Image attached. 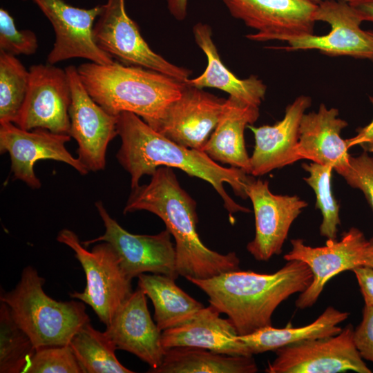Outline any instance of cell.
Instances as JSON below:
<instances>
[{
  "instance_id": "6da1fadb",
  "label": "cell",
  "mask_w": 373,
  "mask_h": 373,
  "mask_svg": "<svg viewBox=\"0 0 373 373\" xmlns=\"http://www.w3.org/2000/svg\"><path fill=\"white\" fill-rule=\"evenodd\" d=\"M117 129L122 144L116 157L131 176V189L140 184L142 177L152 175L160 166L178 168L189 176L209 182L221 197L231 218L233 213L250 211L237 204L224 187L227 183L236 195L247 198L245 183L249 174L245 171L224 167L201 150L178 144L133 113L122 112L117 115Z\"/></svg>"
},
{
  "instance_id": "7a4b0ae2",
  "label": "cell",
  "mask_w": 373,
  "mask_h": 373,
  "mask_svg": "<svg viewBox=\"0 0 373 373\" xmlns=\"http://www.w3.org/2000/svg\"><path fill=\"white\" fill-rule=\"evenodd\" d=\"M131 190L124 213L144 210L162 219L175 239L179 275L186 279H206L239 269L240 259L235 252L220 254L202 242L197 231L196 202L170 167L157 168L149 184Z\"/></svg>"
},
{
  "instance_id": "3957f363",
  "label": "cell",
  "mask_w": 373,
  "mask_h": 373,
  "mask_svg": "<svg viewBox=\"0 0 373 373\" xmlns=\"http://www.w3.org/2000/svg\"><path fill=\"white\" fill-rule=\"evenodd\" d=\"M202 290L210 305L225 314L238 336L272 326L276 308L304 291L312 273L303 262L290 260L273 274L233 270L206 279H186Z\"/></svg>"
},
{
  "instance_id": "277c9868",
  "label": "cell",
  "mask_w": 373,
  "mask_h": 373,
  "mask_svg": "<svg viewBox=\"0 0 373 373\" xmlns=\"http://www.w3.org/2000/svg\"><path fill=\"white\" fill-rule=\"evenodd\" d=\"M77 72L92 99L111 115L133 113L153 127L169 104L181 94L185 82L140 66L117 61L88 62Z\"/></svg>"
},
{
  "instance_id": "5b68a950",
  "label": "cell",
  "mask_w": 373,
  "mask_h": 373,
  "mask_svg": "<svg viewBox=\"0 0 373 373\" xmlns=\"http://www.w3.org/2000/svg\"><path fill=\"white\" fill-rule=\"evenodd\" d=\"M45 279L33 267H26L15 287L1 293L19 326L36 349L68 345L90 318L82 301H57L44 291Z\"/></svg>"
},
{
  "instance_id": "8992f818",
  "label": "cell",
  "mask_w": 373,
  "mask_h": 373,
  "mask_svg": "<svg viewBox=\"0 0 373 373\" xmlns=\"http://www.w3.org/2000/svg\"><path fill=\"white\" fill-rule=\"evenodd\" d=\"M57 240L75 252L86 275L84 291L70 293V296L89 305L100 321L108 325L133 293L132 280L124 272L115 250L110 243L102 242L88 251L68 229L61 230Z\"/></svg>"
},
{
  "instance_id": "52a82bcc",
  "label": "cell",
  "mask_w": 373,
  "mask_h": 373,
  "mask_svg": "<svg viewBox=\"0 0 373 373\" xmlns=\"http://www.w3.org/2000/svg\"><path fill=\"white\" fill-rule=\"evenodd\" d=\"M97 45L124 64L142 67L186 82L191 71L154 52L128 15L125 0H107L93 27Z\"/></svg>"
},
{
  "instance_id": "ba28073f",
  "label": "cell",
  "mask_w": 373,
  "mask_h": 373,
  "mask_svg": "<svg viewBox=\"0 0 373 373\" xmlns=\"http://www.w3.org/2000/svg\"><path fill=\"white\" fill-rule=\"evenodd\" d=\"M354 329L347 325L337 334L281 347L274 352L267 373H371L357 350Z\"/></svg>"
},
{
  "instance_id": "9c48e42d",
  "label": "cell",
  "mask_w": 373,
  "mask_h": 373,
  "mask_svg": "<svg viewBox=\"0 0 373 373\" xmlns=\"http://www.w3.org/2000/svg\"><path fill=\"white\" fill-rule=\"evenodd\" d=\"M95 207L105 232L98 238L82 242L84 247L99 242L110 243L124 272L131 280L147 272L178 278L175 248L166 229L155 235L133 234L109 215L101 201L96 202Z\"/></svg>"
},
{
  "instance_id": "30bf717a",
  "label": "cell",
  "mask_w": 373,
  "mask_h": 373,
  "mask_svg": "<svg viewBox=\"0 0 373 373\" xmlns=\"http://www.w3.org/2000/svg\"><path fill=\"white\" fill-rule=\"evenodd\" d=\"M316 21L329 25L325 35H305L285 38V46L272 48L286 51L316 50L329 56H348L373 62V33L363 30L358 12L344 0H325L318 4Z\"/></svg>"
},
{
  "instance_id": "8fae6325",
  "label": "cell",
  "mask_w": 373,
  "mask_h": 373,
  "mask_svg": "<svg viewBox=\"0 0 373 373\" xmlns=\"http://www.w3.org/2000/svg\"><path fill=\"white\" fill-rule=\"evenodd\" d=\"M291 250L284 256L287 261L305 263L312 273V280L295 302L297 308L304 309L314 305L325 285L334 276L345 271H352L363 265L368 240L356 227L343 232L340 240H327L323 247H311L300 238L290 240Z\"/></svg>"
},
{
  "instance_id": "7c38bea8",
  "label": "cell",
  "mask_w": 373,
  "mask_h": 373,
  "mask_svg": "<svg viewBox=\"0 0 373 373\" xmlns=\"http://www.w3.org/2000/svg\"><path fill=\"white\" fill-rule=\"evenodd\" d=\"M230 15L256 30L254 41L312 35L318 4L311 0H222Z\"/></svg>"
},
{
  "instance_id": "4fadbf2b",
  "label": "cell",
  "mask_w": 373,
  "mask_h": 373,
  "mask_svg": "<svg viewBox=\"0 0 373 373\" xmlns=\"http://www.w3.org/2000/svg\"><path fill=\"white\" fill-rule=\"evenodd\" d=\"M65 69L71 93L68 134L76 140L78 159L88 171L104 170L108 146L118 135L117 116L107 113L92 99L84 86L77 68L69 66Z\"/></svg>"
},
{
  "instance_id": "5bb4252c",
  "label": "cell",
  "mask_w": 373,
  "mask_h": 373,
  "mask_svg": "<svg viewBox=\"0 0 373 373\" xmlns=\"http://www.w3.org/2000/svg\"><path fill=\"white\" fill-rule=\"evenodd\" d=\"M245 189L252 202L256 227L247 250L256 260L268 261L282 253L292 223L308 204L298 195L274 194L267 180L249 175Z\"/></svg>"
},
{
  "instance_id": "9a60e30c",
  "label": "cell",
  "mask_w": 373,
  "mask_h": 373,
  "mask_svg": "<svg viewBox=\"0 0 373 373\" xmlns=\"http://www.w3.org/2000/svg\"><path fill=\"white\" fill-rule=\"evenodd\" d=\"M29 73L28 92L14 124L27 131L44 128L69 135L71 93L66 69L39 64Z\"/></svg>"
},
{
  "instance_id": "2e32d148",
  "label": "cell",
  "mask_w": 373,
  "mask_h": 373,
  "mask_svg": "<svg viewBox=\"0 0 373 373\" xmlns=\"http://www.w3.org/2000/svg\"><path fill=\"white\" fill-rule=\"evenodd\" d=\"M71 137L44 128L22 129L12 122L0 124V153H8L15 179L21 180L33 189L41 186L34 171L39 160H52L64 162L81 175H87V167L66 149Z\"/></svg>"
},
{
  "instance_id": "e0dca14e",
  "label": "cell",
  "mask_w": 373,
  "mask_h": 373,
  "mask_svg": "<svg viewBox=\"0 0 373 373\" xmlns=\"http://www.w3.org/2000/svg\"><path fill=\"white\" fill-rule=\"evenodd\" d=\"M50 21L55 33L47 63L55 64L72 58H83L98 64H109L113 57L102 50L93 37L95 20L102 6L90 9L72 6L63 0H32Z\"/></svg>"
},
{
  "instance_id": "ac0fdd59",
  "label": "cell",
  "mask_w": 373,
  "mask_h": 373,
  "mask_svg": "<svg viewBox=\"0 0 373 373\" xmlns=\"http://www.w3.org/2000/svg\"><path fill=\"white\" fill-rule=\"evenodd\" d=\"M225 101L185 82L180 95L152 128L178 144L202 150L218 123Z\"/></svg>"
},
{
  "instance_id": "d6986e66",
  "label": "cell",
  "mask_w": 373,
  "mask_h": 373,
  "mask_svg": "<svg viewBox=\"0 0 373 373\" xmlns=\"http://www.w3.org/2000/svg\"><path fill=\"white\" fill-rule=\"evenodd\" d=\"M104 332L117 350L128 352L146 363L148 372L162 363L166 349L162 333L151 318L146 295L139 287L123 303Z\"/></svg>"
},
{
  "instance_id": "ffe728a7",
  "label": "cell",
  "mask_w": 373,
  "mask_h": 373,
  "mask_svg": "<svg viewBox=\"0 0 373 373\" xmlns=\"http://www.w3.org/2000/svg\"><path fill=\"white\" fill-rule=\"evenodd\" d=\"M311 104L310 97L298 96L286 107L283 119L275 124L247 126L255 140L250 157L251 175L261 176L300 160L297 151L300 123Z\"/></svg>"
},
{
  "instance_id": "44dd1931",
  "label": "cell",
  "mask_w": 373,
  "mask_h": 373,
  "mask_svg": "<svg viewBox=\"0 0 373 373\" xmlns=\"http://www.w3.org/2000/svg\"><path fill=\"white\" fill-rule=\"evenodd\" d=\"M338 110L321 104L316 112L305 113L299 127L297 146L300 160L330 165L339 175L350 166L349 147L341 136L348 123L338 117Z\"/></svg>"
},
{
  "instance_id": "7402d4cb",
  "label": "cell",
  "mask_w": 373,
  "mask_h": 373,
  "mask_svg": "<svg viewBox=\"0 0 373 373\" xmlns=\"http://www.w3.org/2000/svg\"><path fill=\"white\" fill-rule=\"evenodd\" d=\"M220 314L210 305L201 309L189 321L162 331L163 347H191L231 356H253L238 338L231 321L221 318Z\"/></svg>"
},
{
  "instance_id": "603a6c76",
  "label": "cell",
  "mask_w": 373,
  "mask_h": 373,
  "mask_svg": "<svg viewBox=\"0 0 373 373\" xmlns=\"http://www.w3.org/2000/svg\"><path fill=\"white\" fill-rule=\"evenodd\" d=\"M259 115V107L229 96L216 127L201 151L216 162L229 164L250 174V157L246 150L244 133Z\"/></svg>"
},
{
  "instance_id": "cb8c5ba5",
  "label": "cell",
  "mask_w": 373,
  "mask_h": 373,
  "mask_svg": "<svg viewBox=\"0 0 373 373\" xmlns=\"http://www.w3.org/2000/svg\"><path fill=\"white\" fill-rule=\"evenodd\" d=\"M193 33L196 44L206 55L207 64L200 75L189 79L186 83L200 88H217L246 104L259 107L267 90L263 82L256 75L239 79L225 66L212 39L209 25L198 23L193 28Z\"/></svg>"
},
{
  "instance_id": "d4e9b609",
  "label": "cell",
  "mask_w": 373,
  "mask_h": 373,
  "mask_svg": "<svg viewBox=\"0 0 373 373\" xmlns=\"http://www.w3.org/2000/svg\"><path fill=\"white\" fill-rule=\"evenodd\" d=\"M349 315L348 312L329 306L307 325L284 328L268 326L250 334L238 336V338L245 345L251 355L275 351L285 345L337 334L343 329L339 324Z\"/></svg>"
},
{
  "instance_id": "484cf974",
  "label": "cell",
  "mask_w": 373,
  "mask_h": 373,
  "mask_svg": "<svg viewBox=\"0 0 373 373\" xmlns=\"http://www.w3.org/2000/svg\"><path fill=\"white\" fill-rule=\"evenodd\" d=\"M137 278L138 287L153 303L155 323L162 332L189 321L204 307L179 287L173 278L157 274Z\"/></svg>"
},
{
  "instance_id": "4316f807",
  "label": "cell",
  "mask_w": 373,
  "mask_h": 373,
  "mask_svg": "<svg viewBox=\"0 0 373 373\" xmlns=\"http://www.w3.org/2000/svg\"><path fill=\"white\" fill-rule=\"evenodd\" d=\"M253 356H231L208 350L174 347L166 348L162 363L151 373H255Z\"/></svg>"
},
{
  "instance_id": "83f0119b",
  "label": "cell",
  "mask_w": 373,
  "mask_h": 373,
  "mask_svg": "<svg viewBox=\"0 0 373 373\" xmlns=\"http://www.w3.org/2000/svg\"><path fill=\"white\" fill-rule=\"evenodd\" d=\"M82 373H133L117 358L116 347L90 321L84 323L69 343Z\"/></svg>"
},
{
  "instance_id": "f1b7e54d",
  "label": "cell",
  "mask_w": 373,
  "mask_h": 373,
  "mask_svg": "<svg viewBox=\"0 0 373 373\" xmlns=\"http://www.w3.org/2000/svg\"><path fill=\"white\" fill-rule=\"evenodd\" d=\"M35 347L15 321L9 306L0 305V372L23 373Z\"/></svg>"
},
{
  "instance_id": "f546056e",
  "label": "cell",
  "mask_w": 373,
  "mask_h": 373,
  "mask_svg": "<svg viewBox=\"0 0 373 373\" xmlns=\"http://www.w3.org/2000/svg\"><path fill=\"white\" fill-rule=\"evenodd\" d=\"M30 73L15 55L0 50V124L15 123L25 100Z\"/></svg>"
},
{
  "instance_id": "4dcf8cb0",
  "label": "cell",
  "mask_w": 373,
  "mask_h": 373,
  "mask_svg": "<svg viewBox=\"0 0 373 373\" xmlns=\"http://www.w3.org/2000/svg\"><path fill=\"white\" fill-rule=\"evenodd\" d=\"M303 169L309 176L304 181L314 190L316 197V208L323 216L319 231L321 236L327 240H336L339 218V204L332 191V175L334 168L330 165H323L315 162L303 163Z\"/></svg>"
},
{
  "instance_id": "1f68e13d",
  "label": "cell",
  "mask_w": 373,
  "mask_h": 373,
  "mask_svg": "<svg viewBox=\"0 0 373 373\" xmlns=\"http://www.w3.org/2000/svg\"><path fill=\"white\" fill-rule=\"evenodd\" d=\"M23 373H82L69 344L35 350Z\"/></svg>"
},
{
  "instance_id": "d6a6232c",
  "label": "cell",
  "mask_w": 373,
  "mask_h": 373,
  "mask_svg": "<svg viewBox=\"0 0 373 373\" xmlns=\"http://www.w3.org/2000/svg\"><path fill=\"white\" fill-rule=\"evenodd\" d=\"M38 48L36 35L30 30H18L10 13L0 9V50L12 55L35 54Z\"/></svg>"
},
{
  "instance_id": "836d02e7",
  "label": "cell",
  "mask_w": 373,
  "mask_h": 373,
  "mask_svg": "<svg viewBox=\"0 0 373 373\" xmlns=\"http://www.w3.org/2000/svg\"><path fill=\"white\" fill-rule=\"evenodd\" d=\"M340 175L351 187L362 191L373 210V157L365 151L351 156L350 166Z\"/></svg>"
},
{
  "instance_id": "e575fe53",
  "label": "cell",
  "mask_w": 373,
  "mask_h": 373,
  "mask_svg": "<svg viewBox=\"0 0 373 373\" xmlns=\"http://www.w3.org/2000/svg\"><path fill=\"white\" fill-rule=\"evenodd\" d=\"M353 338L361 357L373 363V307L364 305L362 320L354 330Z\"/></svg>"
},
{
  "instance_id": "d590c367",
  "label": "cell",
  "mask_w": 373,
  "mask_h": 373,
  "mask_svg": "<svg viewBox=\"0 0 373 373\" xmlns=\"http://www.w3.org/2000/svg\"><path fill=\"white\" fill-rule=\"evenodd\" d=\"M354 272L365 305L373 307V269L367 266H360L354 268Z\"/></svg>"
},
{
  "instance_id": "8d00e7d4",
  "label": "cell",
  "mask_w": 373,
  "mask_h": 373,
  "mask_svg": "<svg viewBox=\"0 0 373 373\" xmlns=\"http://www.w3.org/2000/svg\"><path fill=\"white\" fill-rule=\"evenodd\" d=\"M373 106V96L369 97ZM357 134L351 138L346 140L348 147L359 145L364 151L373 153V119L364 127L358 128L356 130Z\"/></svg>"
},
{
  "instance_id": "74e56055",
  "label": "cell",
  "mask_w": 373,
  "mask_h": 373,
  "mask_svg": "<svg viewBox=\"0 0 373 373\" xmlns=\"http://www.w3.org/2000/svg\"><path fill=\"white\" fill-rule=\"evenodd\" d=\"M171 15L177 21H183L187 16L189 0H165Z\"/></svg>"
},
{
  "instance_id": "f35d334b",
  "label": "cell",
  "mask_w": 373,
  "mask_h": 373,
  "mask_svg": "<svg viewBox=\"0 0 373 373\" xmlns=\"http://www.w3.org/2000/svg\"><path fill=\"white\" fill-rule=\"evenodd\" d=\"M348 2L358 12L363 21L373 22V0H350Z\"/></svg>"
},
{
  "instance_id": "ab89813d",
  "label": "cell",
  "mask_w": 373,
  "mask_h": 373,
  "mask_svg": "<svg viewBox=\"0 0 373 373\" xmlns=\"http://www.w3.org/2000/svg\"><path fill=\"white\" fill-rule=\"evenodd\" d=\"M363 266H367L373 269V237L368 240L364 254Z\"/></svg>"
},
{
  "instance_id": "60d3db41",
  "label": "cell",
  "mask_w": 373,
  "mask_h": 373,
  "mask_svg": "<svg viewBox=\"0 0 373 373\" xmlns=\"http://www.w3.org/2000/svg\"><path fill=\"white\" fill-rule=\"evenodd\" d=\"M312 1L318 4L320 3L321 2L323 1H325V0H311ZM344 1H349L350 0H344Z\"/></svg>"
},
{
  "instance_id": "b9f144b4",
  "label": "cell",
  "mask_w": 373,
  "mask_h": 373,
  "mask_svg": "<svg viewBox=\"0 0 373 373\" xmlns=\"http://www.w3.org/2000/svg\"><path fill=\"white\" fill-rule=\"evenodd\" d=\"M370 31L373 33V30H370Z\"/></svg>"
}]
</instances>
